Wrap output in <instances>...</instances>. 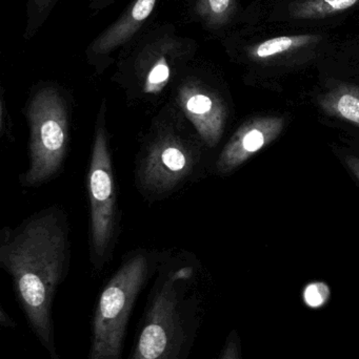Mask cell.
<instances>
[{"instance_id": "obj_1", "label": "cell", "mask_w": 359, "mask_h": 359, "mask_svg": "<svg viewBox=\"0 0 359 359\" xmlns=\"http://www.w3.org/2000/svg\"><path fill=\"white\" fill-rule=\"evenodd\" d=\"M16 299L32 333L51 359H61L55 339L53 304L67 268L65 238L53 213L23 226L0 251Z\"/></svg>"}, {"instance_id": "obj_2", "label": "cell", "mask_w": 359, "mask_h": 359, "mask_svg": "<svg viewBox=\"0 0 359 359\" xmlns=\"http://www.w3.org/2000/svg\"><path fill=\"white\" fill-rule=\"evenodd\" d=\"M189 266L160 276L148 297L128 359H189L202 323Z\"/></svg>"}, {"instance_id": "obj_3", "label": "cell", "mask_w": 359, "mask_h": 359, "mask_svg": "<svg viewBox=\"0 0 359 359\" xmlns=\"http://www.w3.org/2000/svg\"><path fill=\"white\" fill-rule=\"evenodd\" d=\"M151 266L145 255L124 262L103 287L91 320L86 359H122L129 323Z\"/></svg>"}, {"instance_id": "obj_4", "label": "cell", "mask_w": 359, "mask_h": 359, "mask_svg": "<svg viewBox=\"0 0 359 359\" xmlns=\"http://www.w3.org/2000/svg\"><path fill=\"white\" fill-rule=\"evenodd\" d=\"M67 111L65 101L53 88L38 92L27 107L30 123V164L27 185H38L54 176L67 147Z\"/></svg>"}, {"instance_id": "obj_5", "label": "cell", "mask_w": 359, "mask_h": 359, "mask_svg": "<svg viewBox=\"0 0 359 359\" xmlns=\"http://www.w3.org/2000/svg\"><path fill=\"white\" fill-rule=\"evenodd\" d=\"M103 117L105 114L101 111L93 144L88 180L93 255L97 269L103 268L105 253L113 238L115 224V186Z\"/></svg>"}, {"instance_id": "obj_6", "label": "cell", "mask_w": 359, "mask_h": 359, "mask_svg": "<svg viewBox=\"0 0 359 359\" xmlns=\"http://www.w3.org/2000/svg\"><path fill=\"white\" fill-rule=\"evenodd\" d=\"M193 147L174 133H164L150 144L141 162L139 178L148 189L168 191L193 170Z\"/></svg>"}, {"instance_id": "obj_7", "label": "cell", "mask_w": 359, "mask_h": 359, "mask_svg": "<svg viewBox=\"0 0 359 359\" xmlns=\"http://www.w3.org/2000/svg\"><path fill=\"white\" fill-rule=\"evenodd\" d=\"M286 119L282 116H263L244 122L221 151L216 168L221 174H229L261 149L276 140L284 132Z\"/></svg>"}, {"instance_id": "obj_8", "label": "cell", "mask_w": 359, "mask_h": 359, "mask_svg": "<svg viewBox=\"0 0 359 359\" xmlns=\"http://www.w3.org/2000/svg\"><path fill=\"white\" fill-rule=\"evenodd\" d=\"M179 104L200 138L209 147L221 141L227 121V109L221 99L198 84L189 83L179 90Z\"/></svg>"}, {"instance_id": "obj_9", "label": "cell", "mask_w": 359, "mask_h": 359, "mask_svg": "<svg viewBox=\"0 0 359 359\" xmlns=\"http://www.w3.org/2000/svg\"><path fill=\"white\" fill-rule=\"evenodd\" d=\"M156 2L157 0H135L122 18L93 42L91 50L94 54L105 55L126 43L152 14Z\"/></svg>"}, {"instance_id": "obj_10", "label": "cell", "mask_w": 359, "mask_h": 359, "mask_svg": "<svg viewBox=\"0 0 359 359\" xmlns=\"http://www.w3.org/2000/svg\"><path fill=\"white\" fill-rule=\"evenodd\" d=\"M318 107L325 115L359 128V86L339 82L318 97Z\"/></svg>"}, {"instance_id": "obj_11", "label": "cell", "mask_w": 359, "mask_h": 359, "mask_svg": "<svg viewBox=\"0 0 359 359\" xmlns=\"http://www.w3.org/2000/svg\"><path fill=\"white\" fill-rule=\"evenodd\" d=\"M322 36L316 34H296L278 36L263 40L248 50L249 58L255 62H269L276 58L320 43Z\"/></svg>"}, {"instance_id": "obj_12", "label": "cell", "mask_w": 359, "mask_h": 359, "mask_svg": "<svg viewBox=\"0 0 359 359\" xmlns=\"http://www.w3.org/2000/svg\"><path fill=\"white\" fill-rule=\"evenodd\" d=\"M359 6V0H299L291 4L289 17L296 20H315L339 14Z\"/></svg>"}, {"instance_id": "obj_13", "label": "cell", "mask_w": 359, "mask_h": 359, "mask_svg": "<svg viewBox=\"0 0 359 359\" xmlns=\"http://www.w3.org/2000/svg\"><path fill=\"white\" fill-rule=\"evenodd\" d=\"M237 0H196L198 14L213 29L227 25L235 13Z\"/></svg>"}, {"instance_id": "obj_14", "label": "cell", "mask_w": 359, "mask_h": 359, "mask_svg": "<svg viewBox=\"0 0 359 359\" xmlns=\"http://www.w3.org/2000/svg\"><path fill=\"white\" fill-rule=\"evenodd\" d=\"M171 77L170 65L166 59L159 58L150 67L145 77L143 90L145 94L157 95L164 90Z\"/></svg>"}, {"instance_id": "obj_15", "label": "cell", "mask_w": 359, "mask_h": 359, "mask_svg": "<svg viewBox=\"0 0 359 359\" xmlns=\"http://www.w3.org/2000/svg\"><path fill=\"white\" fill-rule=\"evenodd\" d=\"M55 0H31V12H30L29 27L30 31L34 32L41 23L42 16L52 8Z\"/></svg>"}, {"instance_id": "obj_16", "label": "cell", "mask_w": 359, "mask_h": 359, "mask_svg": "<svg viewBox=\"0 0 359 359\" xmlns=\"http://www.w3.org/2000/svg\"><path fill=\"white\" fill-rule=\"evenodd\" d=\"M216 359H242L240 335L235 330L231 331L228 335L225 345Z\"/></svg>"}, {"instance_id": "obj_17", "label": "cell", "mask_w": 359, "mask_h": 359, "mask_svg": "<svg viewBox=\"0 0 359 359\" xmlns=\"http://www.w3.org/2000/svg\"><path fill=\"white\" fill-rule=\"evenodd\" d=\"M329 297V290L326 285L312 284L307 287L305 292L306 303L311 307H320Z\"/></svg>"}, {"instance_id": "obj_18", "label": "cell", "mask_w": 359, "mask_h": 359, "mask_svg": "<svg viewBox=\"0 0 359 359\" xmlns=\"http://www.w3.org/2000/svg\"><path fill=\"white\" fill-rule=\"evenodd\" d=\"M344 162L349 172L353 175L354 178L358 180L359 183V157L355 155H346L344 157Z\"/></svg>"}, {"instance_id": "obj_19", "label": "cell", "mask_w": 359, "mask_h": 359, "mask_svg": "<svg viewBox=\"0 0 359 359\" xmlns=\"http://www.w3.org/2000/svg\"><path fill=\"white\" fill-rule=\"evenodd\" d=\"M0 323L4 328H16V324H15L13 318H11L8 314L6 313L4 307L0 308Z\"/></svg>"}]
</instances>
